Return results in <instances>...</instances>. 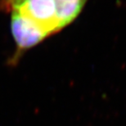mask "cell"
Masks as SVG:
<instances>
[{"label":"cell","instance_id":"1","mask_svg":"<svg viewBox=\"0 0 126 126\" xmlns=\"http://www.w3.org/2000/svg\"><path fill=\"white\" fill-rule=\"evenodd\" d=\"M0 10L20 12L50 35L60 31L54 0H0Z\"/></svg>","mask_w":126,"mask_h":126},{"label":"cell","instance_id":"2","mask_svg":"<svg viewBox=\"0 0 126 126\" xmlns=\"http://www.w3.org/2000/svg\"><path fill=\"white\" fill-rule=\"evenodd\" d=\"M11 31L16 44V51L9 64L16 65L26 51L50 36V34L28 17L16 11L11 12Z\"/></svg>","mask_w":126,"mask_h":126},{"label":"cell","instance_id":"3","mask_svg":"<svg viewBox=\"0 0 126 126\" xmlns=\"http://www.w3.org/2000/svg\"><path fill=\"white\" fill-rule=\"evenodd\" d=\"M60 31L70 25L82 12L88 0H54Z\"/></svg>","mask_w":126,"mask_h":126}]
</instances>
